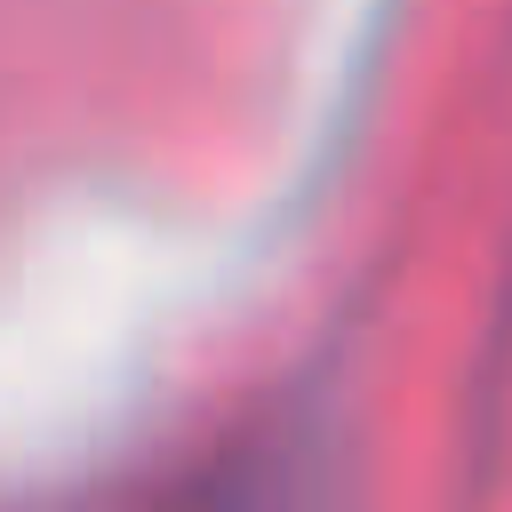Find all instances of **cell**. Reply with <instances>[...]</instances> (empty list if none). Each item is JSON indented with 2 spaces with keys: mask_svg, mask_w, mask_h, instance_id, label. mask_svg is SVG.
Segmentation results:
<instances>
[{
  "mask_svg": "<svg viewBox=\"0 0 512 512\" xmlns=\"http://www.w3.org/2000/svg\"><path fill=\"white\" fill-rule=\"evenodd\" d=\"M184 512H280V496H264L256 480H224V488H208V496L184 504Z\"/></svg>",
  "mask_w": 512,
  "mask_h": 512,
  "instance_id": "cell-1",
  "label": "cell"
}]
</instances>
